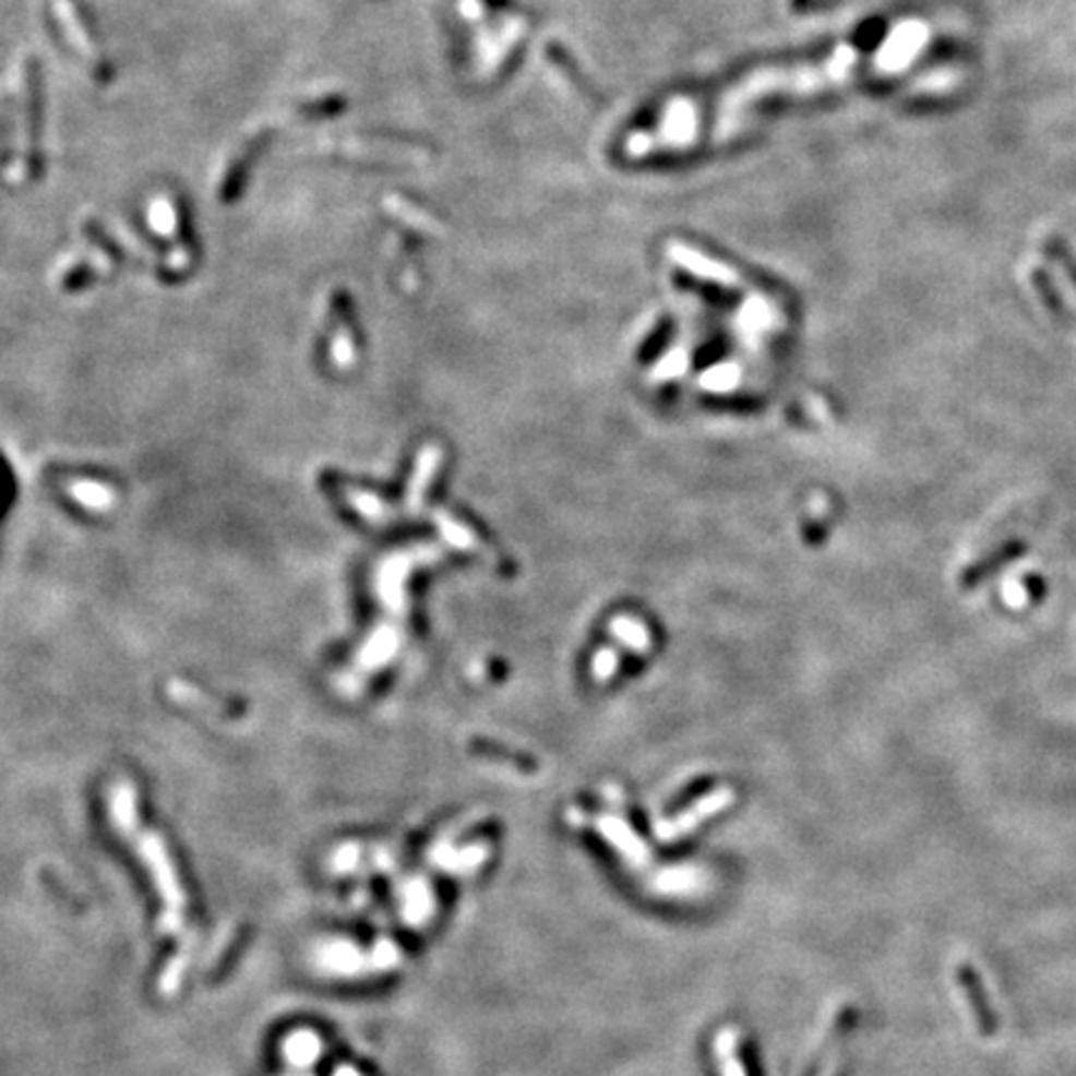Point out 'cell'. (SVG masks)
Returning <instances> with one entry per match:
<instances>
[{
    "mask_svg": "<svg viewBox=\"0 0 1076 1076\" xmlns=\"http://www.w3.org/2000/svg\"><path fill=\"white\" fill-rule=\"evenodd\" d=\"M852 60L850 50H840L837 56L827 63L823 70L817 68H800V70H763V73H755L753 77L736 87L733 93L728 95L726 108H738L740 103H748L757 98V95L770 93V91H817L820 85L840 81L845 70H848Z\"/></svg>",
    "mask_w": 1076,
    "mask_h": 1076,
    "instance_id": "1",
    "label": "cell"
},
{
    "mask_svg": "<svg viewBox=\"0 0 1076 1076\" xmlns=\"http://www.w3.org/2000/svg\"><path fill=\"white\" fill-rule=\"evenodd\" d=\"M695 132H698V112H695V105L691 100L681 98L666 110L660 132H656V135H631L625 150H629V155L641 157L658 147H683L693 143Z\"/></svg>",
    "mask_w": 1076,
    "mask_h": 1076,
    "instance_id": "2",
    "label": "cell"
},
{
    "mask_svg": "<svg viewBox=\"0 0 1076 1076\" xmlns=\"http://www.w3.org/2000/svg\"><path fill=\"white\" fill-rule=\"evenodd\" d=\"M1027 551H1029V543L1025 541V538H1009V541L1000 543L990 553H984L982 559H977L972 566H967L963 571V576H959V588L963 590L979 588L982 584H987V581H990L994 573H1000L1002 569H1007L1009 563L1019 561Z\"/></svg>",
    "mask_w": 1076,
    "mask_h": 1076,
    "instance_id": "3",
    "label": "cell"
},
{
    "mask_svg": "<svg viewBox=\"0 0 1076 1076\" xmlns=\"http://www.w3.org/2000/svg\"><path fill=\"white\" fill-rule=\"evenodd\" d=\"M668 254H670V260H673L676 264H681V267H685L688 272H693V275L713 279V282H718V285H728V287L738 285L736 272L730 270L728 264L705 258V254L691 250V247L670 244Z\"/></svg>",
    "mask_w": 1076,
    "mask_h": 1076,
    "instance_id": "4",
    "label": "cell"
},
{
    "mask_svg": "<svg viewBox=\"0 0 1076 1076\" xmlns=\"http://www.w3.org/2000/svg\"><path fill=\"white\" fill-rule=\"evenodd\" d=\"M58 17H60L58 23L63 25V31H65V35L70 38V43H73L75 50L81 52L83 58H87V63L103 65V58L98 56V48H95L93 38L85 31L83 17L77 15V11L73 8V3H70V0H60V3H58Z\"/></svg>",
    "mask_w": 1076,
    "mask_h": 1076,
    "instance_id": "5",
    "label": "cell"
},
{
    "mask_svg": "<svg viewBox=\"0 0 1076 1076\" xmlns=\"http://www.w3.org/2000/svg\"><path fill=\"white\" fill-rule=\"evenodd\" d=\"M1031 285H1035L1037 295L1042 297V304L1047 307V312L1052 314L1056 322L1064 324V326H1072L1074 324V316H1072L1069 310H1066V304H1064V299H1062V292H1060V289H1056L1054 279L1049 277L1044 270H1031Z\"/></svg>",
    "mask_w": 1076,
    "mask_h": 1076,
    "instance_id": "6",
    "label": "cell"
},
{
    "mask_svg": "<svg viewBox=\"0 0 1076 1076\" xmlns=\"http://www.w3.org/2000/svg\"><path fill=\"white\" fill-rule=\"evenodd\" d=\"M603 833L608 835V840L619 845V850L625 854V860H629L631 864H638V868H643V864L648 862V852L643 845L633 837L629 830L621 823H603Z\"/></svg>",
    "mask_w": 1076,
    "mask_h": 1076,
    "instance_id": "7",
    "label": "cell"
},
{
    "mask_svg": "<svg viewBox=\"0 0 1076 1076\" xmlns=\"http://www.w3.org/2000/svg\"><path fill=\"white\" fill-rule=\"evenodd\" d=\"M1044 254L1052 262L1060 264V267L1066 272V277H1069V282L1074 285V289H1076V258L1072 254L1069 247H1066V242L1062 240V237H1049L1047 244H1044Z\"/></svg>",
    "mask_w": 1076,
    "mask_h": 1076,
    "instance_id": "8",
    "label": "cell"
},
{
    "mask_svg": "<svg viewBox=\"0 0 1076 1076\" xmlns=\"http://www.w3.org/2000/svg\"><path fill=\"white\" fill-rule=\"evenodd\" d=\"M720 1056H722V1076H745L743 1064L736 1060V1039L730 1031L720 1037Z\"/></svg>",
    "mask_w": 1076,
    "mask_h": 1076,
    "instance_id": "9",
    "label": "cell"
},
{
    "mask_svg": "<svg viewBox=\"0 0 1076 1076\" xmlns=\"http://www.w3.org/2000/svg\"><path fill=\"white\" fill-rule=\"evenodd\" d=\"M1025 588H1027L1031 603H1042L1044 601L1047 584H1044V578L1039 576V573H1027V576H1025Z\"/></svg>",
    "mask_w": 1076,
    "mask_h": 1076,
    "instance_id": "10",
    "label": "cell"
}]
</instances>
